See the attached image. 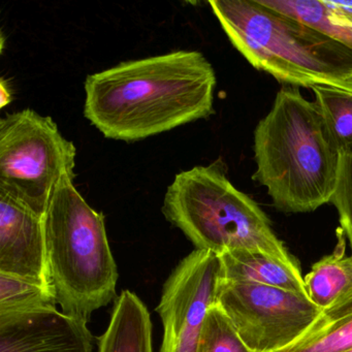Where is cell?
<instances>
[{
  "instance_id": "7a4b0ae2",
  "label": "cell",
  "mask_w": 352,
  "mask_h": 352,
  "mask_svg": "<svg viewBox=\"0 0 352 352\" xmlns=\"http://www.w3.org/2000/svg\"><path fill=\"white\" fill-rule=\"evenodd\" d=\"M256 172L276 209L309 213L331 203L341 149L315 102L282 88L254 131Z\"/></svg>"
},
{
  "instance_id": "ac0fdd59",
  "label": "cell",
  "mask_w": 352,
  "mask_h": 352,
  "mask_svg": "<svg viewBox=\"0 0 352 352\" xmlns=\"http://www.w3.org/2000/svg\"><path fill=\"white\" fill-rule=\"evenodd\" d=\"M263 5L286 14L352 49V32L327 21L321 0H261Z\"/></svg>"
},
{
  "instance_id": "277c9868",
  "label": "cell",
  "mask_w": 352,
  "mask_h": 352,
  "mask_svg": "<svg viewBox=\"0 0 352 352\" xmlns=\"http://www.w3.org/2000/svg\"><path fill=\"white\" fill-rule=\"evenodd\" d=\"M162 213L199 250L218 256L258 251L300 265L276 236L265 212L216 164L179 173L164 195Z\"/></svg>"
},
{
  "instance_id": "30bf717a",
  "label": "cell",
  "mask_w": 352,
  "mask_h": 352,
  "mask_svg": "<svg viewBox=\"0 0 352 352\" xmlns=\"http://www.w3.org/2000/svg\"><path fill=\"white\" fill-rule=\"evenodd\" d=\"M44 217L0 192V273L30 280L54 292Z\"/></svg>"
},
{
  "instance_id": "ba28073f",
  "label": "cell",
  "mask_w": 352,
  "mask_h": 352,
  "mask_svg": "<svg viewBox=\"0 0 352 352\" xmlns=\"http://www.w3.org/2000/svg\"><path fill=\"white\" fill-rule=\"evenodd\" d=\"M221 277V259L210 251L195 249L175 267L156 308L164 325L160 352H197Z\"/></svg>"
},
{
  "instance_id": "6da1fadb",
  "label": "cell",
  "mask_w": 352,
  "mask_h": 352,
  "mask_svg": "<svg viewBox=\"0 0 352 352\" xmlns=\"http://www.w3.org/2000/svg\"><path fill=\"white\" fill-rule=\"evenodd\" d=\"M215 87L199 51L126 61L88 76L84 115L108 139L139 141L209 118Z\"/></svg>"
},
{
  "instance_id": "e0dca14e",
  "label": "cell",
  "mask_w": 352,
  "mask_h": 352,
  "mask_svg": "<svg viewBox=\"0 0 352 352\" xmlns=\"http://www.w3.org/2000/svg\"><path fill=\"white\" fill-rule=\"evenodd\" d=\"M197 352H252L239 335L232 320L216 302L201 327Z\"/></svg>"
},
{
  "instance_id": "5b68a950",
  "label": "cell",
  "mask_w": 352,
  "mask_h": 352,
  "mask_svg": "<svg viewBox=\"0 0 352 352\" xmlns=\"http://www.w3.org/2000/svg\"><path fill=\"white\" fill-rule=\"evenodd\" d=\"M65 177L45 214L49 271L63 312L88 322L116 296L118 272L104 216Z\"/></svg>"
},
{
  "instance_id": "3957f363",
  "label": "cell",
  "mask_w": 352,
  "mask_h": 352,
  "mask_svg": "<svg viewBox=\"0 0 352 352\" xmlns=\"http://www.w3.org/2000/svg\"><path fill=\"white\" fill-rule=\"evenodd\" d=\"M209 5L232 46L255 69L292 87L324 86L352 94L349 47L261 0Z\"/></svg>"
},
{
  "instance_id": "4fadbf2b",
  "label": "cell",
  "mask_w": 352,
  "mask_h": 352,
  "mask_svg": "<svg viewBox=\"0 0 352 352\" xmlns=\"http://www.w3.org/2000/svg\"><path fill=\"white\" fill-rule=\"evenodd\" d=\"M352 348V290L321 311L296 340L276 352H344Z\"/></svg>"
},
{
  "instance_id": "9c48e42d",
  "label": "cell",
  "mask_w": 352,
  "mask_h": 352,
  "mask_svg": "<svg viewBox=\"0 0 352 352\" xmlns=\"http://www.w3.org/2000/svg\"><path fill=\"white\" fill-rule=\"evenodd\" d=\"M87 322L56 308L0 314V352H92Z\"/></svg>"
},
{
  "instance_id": "ffe728a7",
  "label": "cell",
  "mask_w": 352,
  "mask_h": 352,
  "mask_svg": "<svg viewBox=\"0 0 352 352\" xmlns=\"http://www.w3.org/2000/svg\"><path fill=\"white\" fill-rule=\"evenodd\" d=\"M327 21L352 32V0H321Z\"/></svg>"
},
{
  "instance_id": "44dd1931",
  "label": "cell",
  "mask_w": 352,
  "mask_h": 352,
  "mask_svg": "<svg viewBox=\"0 0 352 352\" xmlns=\"http://www.w3.org/2000/svg\"><path fill=\"white\" fill-rule=\"evenodd\" d=\"M12 92L9 89V86L7 85V82L5 79H1L0 81V108L3 109L8 104H11Z\"/></svg>"
},
{
  "instance_id": "5bb4252c",
  "label": "cell",
  "mask_w": 352,
  "mask_h": 352,
  "mask_svg": "<svg viewBox=\"0 0 352 352\" xmlns=\"http://www.w3.org/2000/svg\"><path fill=\"white\" fill-rule=\"evenodd\" d=\"M307 296L321 311L352 290V256L345 254V236L338 230V245L331 255L314 263L304 278Z\"/></svg>"
},
{
  "instance_id": "2e32d148",
  "label": "cell",
  "mask_w": 352,
  "mask_h": 352,
  "mask_svg": "<svg viewBox=\"0 0 352 352\" xmlns=\"http://www.w3.org/2000/svg\"><path fill=\"white\" fill-rule=\"evenodd\" d=\"M311 89L341 151L352 150L351 92L324 86H315Z\"/></svg>"
},
{
  "instance_id": "d6986e66",
  "label": "cell",
  "mask_w": 352,
  "mask_h": 352,
  "mask_svg": "<svg viewBox=\"0 0 352 352\" xmlns=\"http://www.w3.org/2000/svg\"><path fill=\"white\" fill-rule=\"evenodd\" d=\"M331 203L337 209L340 230L349 241L352 251V150L341 151L337 185Z\"/></svg>"
},
{
  "instance_id": "52a82bcc",
  "label": "cell",
  "mask_w": 352,
  "mask_h": 352,
  "mask_svg": "<svg viewBox=\"0 0 352 352\" xmlns=\"http://www.w3.org/2000/svg\"><path fill=\"white\" fill-rule=\"evenodd\" d=\"M216 302L252 352L288 347L321 313L307 294L222 277Z\"/></svg>"
},
{
  "instance_id": "7c38bea8",
  "label": "cell",
  "mask_w": 352,
  "mask_h": 352,
  "mask_svg": "<svg viewBox=\"0 0 352 352\" xmlns=\"http://www.w3.org/2000/svg\"><path fill=\"white\" fill-rule=\"evenodd\" d=\"M98 352H153L149 311L137 294L123 290L116 298Z\"/></svg>"
},
{
  "instance_id": "603a6c76",
  "label": "cell",
  "mask_w": 352,
  "mask_h": 352,
  "mask_svg": "<svg viewBox=\"0 0 352 352\" xmlns=\"http://www.w3.org/2000/svg\"><path fill=\"white\" fill-rule=\"evenodd\" d=\"M351 83H352V77H351Z\"/></svg>"
},
{
  "instance_id": "7402d4cb",
  "label": "cell",
  "mask_w": 352,
  "mask_h": 352,
  "mask_svg": "<svg viewBox=\"0 0 352 352\" xmlns=\"http://www.w3.org/2000/svg\"><path fill=\"white\" fill-rule=\"evenodd\" d=\"M344 352H352V348H350V349L346 350V351Z\"/></svg>"
},
{
  "instance_id": "8fae6325",
  "label": "cell",
  "mask_w": 352,
  "mask_h": 352,
  "mask_svg": "<svg viewBox=\"0 0 352 352\" xmlns=\"http://www.w3.org/2000/svg\"><path fill=\"white\" fill-rule=\"evenodd\" d=\"M219 257L222 279L261 284L307 294L300 265H287L258 251H232Z\"/></svg>"
},
{
  "instance_id": "8992f818",
  "label": "cell",
  "mask_w": 352,
  "mask_h": 352,
  "mask_svg": "<svg viewBox=\"0 0 352 352\" xmlns=\"http://www.w3.org/2000/svg\"><path fill=\"white\" fill-rule=\"evenodd\" d=\"M77 149L51 117L32 109L0 120V192L45 216L65 177L75 179Z\"/></svg>"
},
{
  "instance_id": "9a60e30c",
  "label": "cell",
  "mask_w": 352,
  "mask_h": 352,
  "mask_svg": "<svg viewBox=\"0 0 352 352\" xmlns=\"http://www.w3.org/2000/svg\"><path fill=\"white\" fill-rule=\"evenodd\" d=\"M55 292L36 282L0 273V314L56 308Z\"/></svg>"
}]
</instances>
